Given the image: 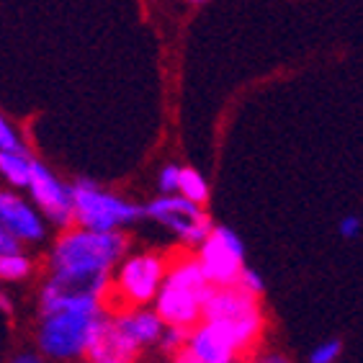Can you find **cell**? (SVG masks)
I'll list each match as a JSON object with an SVG mask.
<instances>
[{
	"label": "cell",
	"mask_w": 363,
	"mask_h": 363,
	"mask_svg": "<svg viewBox=\"0 0 363 363\" xmlns=\"http://www.w3.org/2000/svg\"><path fill=\"white\" fill-rule=\"evenodd\" d=\"M196 255H183L168 266L165 281L155 296V312L168 328L194 330L201 322L203 301L211 294Z\"/></svg>",
	"instance_id": "obj_1"
},
{
	"label": "cell",
	"mask_w": 363,
	"mask_h": 363,
	"mask_svg": "<svg viewBox=\"0 0 363 363\" xmlns=\"http://www.w3.org/2000/svg\"><path fill=\"white\" fill-rule=\"evenodd\" d=\"M129 252V238L121 230L93 232L75 227L57 240L49 255V271H108Z\"/></svg>",
	"instance_id": "obj_2"
},
{
	"label": "cell",
	"mask_w": 363,
	"mask_h": 363,
	"mask_svg": "<svg viewBox=\"0 0 363 363\" xmlns=\"http://www.w3.org/2000/svg\"><path fill=\"white\" fill-rule=\"evenodd\" d=\"M108 320L104 307L60 309L42 315L36 328V345L52 361H72L88 353L101 325Z\"/></svg>",
	"instance_id": "obj_3"
},
{
	"label": "cell",
	"mask_w": 363,
	"mask_h": 363,
	"mask_svg": "<svg viewBox=\"0 0 363 363\" xmlns=\"http://www.w3.org/2000/svg\"><path fill=\"white\" fill-rule=\"evenodd\" d=\"M72 196V222L83 230L113 232L137 224L145 217V206L132 203L116 194L98 189V183L80 178L70 186Z\"/></svg>",
	"instance_id": "obj_4"
},
{
	"label": "cell",
	"mask_w": 363,
	"mask_h": 363,
	"mask_svg": "<svg viewBox=\"0 0 363 363\" xmlns=\"http://www.w3.org/2000/svg\"><path fill=\"white\" fill-rule=\"evenodd\" d=\"M108 286H111L108 271H49L47 284L39 294L42 315L60 309L104 307Z\"/></svg>",
	"instance_id": "obj_5"
},
{
	"label": "cell",
	"mask_w": 363,
	"mask_h": 363,
	"mask_svg": "<svg viewBox=\"0 0 363 363\" xmlns=\"http://www.w3.org/2000/svg\"><path fill=\"white\" fill-rule=\"evenodd\" d=\"M165 273H168V260L157 252L129 255L121 260L116 281H113V286H108L106 299L113 296L121 304V312H124V307H145V304L155 301L162 281H165Z\"/></svg>",
	"instance_id": "obj_6"
},
{
	"label": "cell",
	"mask_w": 363,
	"mask_h": 363,
	"mask_svg": "<svg viewBox=\"0 0 363 363\" xmlns=\"http://www.w3.org/2000/svg\"><path fill=\"white\" fill-rule=\"evenodd\" d=\"M196 260L214 289L235 286L240 271L245 268V245L235 230L214 224L206 240L199 245Z\"/></svg>",
	"instance_id": "obj_7"
},
{
	"label": "cell",
	"mask_w": 363,
	"mask_h": 363,
	"mask_svg": "<svg viewBox=\"0 0 363 363\" xmlns=\"http://www.w3.org/2000/svg\"><path fill=\"white\" fill-rule=\"evenodd\" d=\"M145 217H150L152 222L170 230L186 247H199L211 232V227H214L211 217L203 211V206L186 201L178 194L160 196V199L150 201L145 206Z\"/></svg>",
	"instance_id": "obj_8"
},
{
	"label": "cell",
	"mask_w": 363,
	"mask_h": 363,
	"mask_svg": "<svg viewBox=\"0 0 363 363\" xmlns=\"http://www.w3.org/2000/svg\"><path fill=\"white\" fill-rule=\"evenodd\" d=\"M28 194L36 203V211L47 217L49 224L60 230H70L72 224V196L70 186H65L52 170L39 160H31V175H28Z\"/></svg>",
	"instance_id": "obj_9"
},
{
	"label": "cell",
	"mask_w": 363,
	"mask_h": 363,
	"mask_svg": "<svg viewBox=\"0 0 363 363\" xmlns=\"http://www.w3.org/2000/svg\"><path fill=\"white\" fill-rule=\"evenodd\" d=\"M0 224L18 242L39 245L47 238V224H44L42 214L11 191H0Z\"/></svg>",
	"instance_id": "obj_10"
},
{
	"label": "cell",
	"mask_w": 363,
	"mask_h": 363,
	"mask_svg": "<svg viewBox=\"0 0 363 363\" xmlns=\"http://www.w3.org/2000/svg\"><path fill=\"white\" fill-rule=\"evenodd\" d=\"M186 350L199 363H238L240 353L232 348V342L219 333L211 322H199L194 330H189Z\"/></svg>",
	"instance_id": "obj_11"
},
{
	"label": "cell",
	"mask_w": 363,
	"mask_h": 363,
	"mask_svg": "<svg viewBox=\"0 0 363 363\" xmlns=\"http://www.w3.org/2000/svg\"><path fill=\"white\" fill-rule=\"evenodd\" d=\"M111 325L137 350H142L145 345H155V342L160 340L162 330H165V322L157 317L155 309H142V307L119 312L116 317H111Z\"/></svg>",
	"instance_id": "obj_12"
},
{
	"label": "cell",
	"mask_w": 363,
	"mask_h": 363,
	"mask_svg": "<svg viewBox=\"0 0 363 363\" xmlns=\"http://www.w3.org/2000/svg\"><path fill=\"white\" fill-rule=\"evenodd\" d=\"M0 175L16 189H26L28 175H31L28 152H0Z\"/></svg>",
	"instance_id": "obj_13"
},
{
	"label": "cell",
	"mask_w": 363,
	"mask_h": 363,
	"mask_svg": "<svg viewBox=\"0 0 363 363\" xmlns=\"http://www.w3.org/2000/svg\"><path fill=\"white\" fill-rule=\"evenodd\" d=\"M178 196H183L191 203L203 206V203L209 201V183H206V178L199 170L181 168V175H178Z\"/></svg>",
	"instance_id": "obj_14"
},
{
	"label": "cell",
	"mask_w": 363,
	"mask_h": 363,
	"mask_svg": "<svg viewBox=\"0 0 363 363\" xmlns=\"http://www.w3.org/2000/svg\"><path fill=\"white\" fill-rule=\"evenodd\" d=\"M31 273V260L23 252L0 255V281H23Z\"/></svg>",
	"instance_id": "obj_15"
},
{
	"label": "cell",
	"mask_w": 363,
	"mask_h": 363,
	"mask_svg": "<svg viewBox=\"0 0 363 363\" xmlns=\"http://www.w3.org/2000/svg\"><path fill=\"white\" fill-rule=\"evenodd\" d=\"M342 353V342L337 337H330V340L320 342L317 348H312L309 353V363H335Z\"/></svg>",
	"instance_id": "obj_16"
},
{
	"label": "cell",
	"mask_w": 363,
	"mask_h": 363,
	"mask_svg": "<svg viewBox=\"0 0 363 363\" xmlns=\"http://www.w3.org/2000/svg\"><path fill=\"white\" fill-rule=\"evenodd\" d=\"M0 152H26V145L16 134L13 126L8 124L3 113H0Z\"/></svg>",
	"instance_id": "obj_17"
},
{
	"label": "cell",
	"mask_w": 363,
	"mask_h": 363,
	"mask_svg": "<svg viewBox=\"0 0 363 363\" xmlns=\"http://www.w3.org/2000/svg\"><path fill=\"white\" fill-rule=\"evenodd\" d=\"M235 286H240L242 291L252 294V296H258L260 299V294L266 291V281H263V276H260L258 271H252V268L245 266L242 271H240L238 284H235Z\"/></svg>",
	"instance_id": "obj_18"
},
{
	"label": "cell",
	"mask_w": 363,
	"mask_h": 363,
	"mask_svg": "<svg viewBox=\"0 0 363 363\" xmlns=\"http://www.w3.org/2000/svg\"><path fill=\"white\" fill-rule=\"evenodd\" d=\"M186 340H189V330L183 328H168L165 325V330H162L160 335V348L168 350V353H178L181 348H186Z\"/></svg>",
	"instance_id": "obj_19"
},
{
	"label": "cell",
	"mask_w": 363,
	"mask_h": 363,
	"mask_svg": "<svg viewBox=\"0 0 363 363\" xmlns=\"http://www.w3.org/2000/svg\"><path fill=\"white\" fill-rule=\"evenodd\" d=\"M178 175H181V168H178V165H165V168L160 170V178H157L160 196L178 194Z\"/></svg>",
	"instance_id": "obj_20"
},
{
	"label": "cell",
	"mask_w": 363,
	"mask_h": 363,
	"mask_svg": "<svg viewBox=\"0 0 363 363\" xmlns=\"http://www.w3.org/2000/svg\"><path fill=\"white\" fill-rule=\"evenodd\" d=\"M361 230H363V224H361V219H358L356 214L342 217L340 224H337V232H340V238H345V240H356L358 235H361Z\"/></svg>",
	"instance_id": "obj_21"
},
{
	"label": "cell",
	"mask_w": 363,
	"mask_h": 363,
	"mask_svg": "<svg viewBox=\"0 0 363 363\" xmlns=\"http://www.w3.org/2000/svg\"><path fill=\"white\" fill-rule=\"evenodd\" d=\"M11 252H21V242L0 224V255H11Z\"/></svg>",
	"instance_id": "obj_22"
},
{
	"label": "cell",
	"mask_w": 363,
	"mask_h": 363,
	"mask_svg": "<svg viewBox=\"0 0 363 363\" xmlns=\"http://www.w3.org/2000/svg\"><path fill=\"white\" fill-rule=\"evenodd\" d=\"M11 363H44V358L39 353H18Z\"/></svg>",
	"instance_id": "obj_23"
},
{
	"label": "cell",
	"mask_w": 363,
	"mask_h": 363,
	"mask_svg": "<svg viewBox=\"0 0 363 363\" xmlns=\"http://www.w3.org/2000/svg\"><path fill=\"white\" fill-rule=\"evenodd\" d=\"M173 363H199V361H196L186 348H181L178 353H173Z\"/></svg>",
	"instance_id": "obj_24"
},
{
	"label": "cell",
	"mask_w": 363,
	"mask_h": 363,
	"mask_svg": "<svg viewBox=\"0 0 363 363\" xmlns=\"http://www.w3.org/2000/svg\"><path fill=\"white\" fill-rule=\"evenodd\" d=\"M258 363H291L286 356H281V353H268V356H263Z\"/></svg>",
	"instance_id": "obj_25"
},
{
	"label": "cell",
	"mask_w": 363,
	"mask_h": 363,
	"mask_svg": "<svg viewBox=\"0 0 363 363\" xmlns=\"http://www.w3.org/2000/svg\"><path fill=\"white\" fill-rule=\"evenodd\" d=\"M0 309H6V312H11V299H8L6 294H0Z\"/></svg>",
	"instance_id": "obj_26"
},
{
	"label": "cell",
	"mask_w": 363,
	"mask_h": 363,
	"mask_svg": "<svg viewBox=\"0 0 363 363\" xmlns=\"http://www.w3.org/2000/svg\"><path fill=\"white\" fill-rule=\"evenodd\" d=\"M189 3H206V0H189Z\"/></svg>",
	"instance_id": "obj_27"
},
{
	"label": "cell",
	"mask_w": 363,
	"mask_h": 363,
	"mask_svg": "<svg viewBox=\"0 0 363 363\" xmlns=\"http://www.w3.org/2000/svg\"><path fill=\"white\" fill-rule=\"evenodd\" d=\"M88 363H91V361H88Z\"/></svg>",
	"instance_id": "obj_28"
}]
</instances>
